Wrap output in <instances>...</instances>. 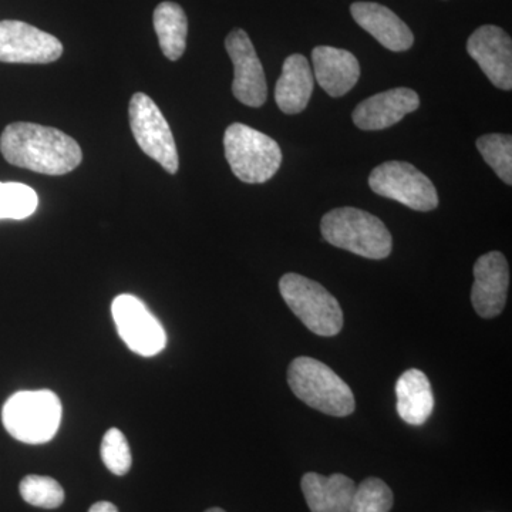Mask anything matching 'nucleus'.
I'll list each match as a JSON object with an SVG mask.
<instances>
[{"mask_svg":"<svg viewBox=\"0 0 512 512\" xmlns=\"http://www.w3.org/2000/svg\"><path fill=\"white\" fill-rule=\"evenodd\" d=\"M0 153L15 167L46 175L72 173L83 160L74 138L35 123L9 124L0 136Z\"/></svg>","mask_w":512,"mask_h":512,"instance_id":"nucleus-1","label":"nucleus"},{"mask_svg":"<svg viewBox=\"0 0 512 512\" xmlns=\"http://www.w3.org/2000/svg\"><path fill=\"white\" fill-rule=\"evenodd\" d=\"M323 238L333 247L345 249L363 258H387L393 238L375 215L359 208L343 207L329 211L320 222Z\"/></svg>","mask_w":512,"mask_h":512,"instance_id":"nucleus-2","label":"nucleus"},{"mask_svg":"<svg viewBox=\"0 0 512 512\" xmlns=\"http://www.w3.org/2000/svg\"><path fill=\"white\" fill-rule=\"evenodd\" d=\"M292 392L312 409L329 416L346 417L355 412V396L328 365L312 357H296L288 369Z\"/></svg>","mask_w":512,"mask_h":512,"instance_id":"nucleus-3","label":"nucleus"},{"mask_svg":"<svg viewBox=\"0 0 512 512\" xmlns=\"http://www.w3.org/2000/svg\"><path fill=\"white\" fill-rule=\"evenodd\" d=\"M62 413L59 397L50 390L18 392L3 406V426L13 439L43 444L56 436Z\"/></svg>","mask_w":512,"mask_h":512,"instance_id":"nucleus-4","label":"nucleus"},{"mask_svg":"<svg viewBox=\"0 0 512 512\" xmlns=\"http://www.w3.org/2000/svg\"><path fill=\"white\" fill-rule=\"evenodd\" d=\"M225 157L242 183L264 184L282 164V151L274 138L245 124H231L224 136Z\"/></svg>","mask_w":512,"mask_h":512,"instance_id":"nucleus-5","label":"nucleus"},{"mask_svg":"<svg viewBox=\"0 0 512 512\" xmlns=\"http://www.w3.org/2000/svg\"><path fill=\"white\" fill-rule=\"evenodd\" d=\"M282 298L315 335H338L343 328V312L338 299L318 282L298 274H286L279 281Z\"/></svg>","mask_w":512,"mask_h":512,"instance_id":"nucleus-6","label":"nucleus"},{"mask_svg":"<svg viewBox=\"0 0 512 512\" xmlns=\"http://www.w3.org/2000/svg\"><path fill=\"white\" fill-rule=\"evenodd\" d=\"M373 192L400 202L414 211H433L439 207V194L427 175L404 161L377 165L369 177Z\"/></svg>","mask_w":512,"mask_h":512,"instance_id":"nucleus-7","label":"nucleus"},{"mask_svg":"<svg viewBox=\"0 0 512 512\" xmlns=\"http://www.w3.org/2000/svg\"><path fill=\"white\" fill-rule=\"evenodd\" d=\"M128 117L138 147L167 173L177 174L180 160L173 131L157 104L147 94L136 93L131 97Z\"/></svg>","mask_w":512,"mask_h":512,"instance_id":"nucleus-8","label":"nucleus"},{"mask_svg":"<svg viewBox=\"0 0 512 512\" xmlns=\"http://www.w3.org/2000/svg\"><path fill=\"white\" fill-rule=\"evenodd\" d=\"M120 338L137 355L156 356L167 346V335L143 301L133 295L117 296L111 305Z\"/></svg>","mask_w":512,"mask_h":512,"instance_id":"nucleus-9","label":"nucleus"},{"mask_svg":"<svg viewBox=\"0 0 512 512\" xmlns=\"http://www.w3.org/2000/svg\"><path fill=\"white\" fill-rule=\"evenodd\" d=\"M63 55V45L57 37L20 22H0V62L47 64Z\"/></svg>","mask_w":512,"mask_h":512,"instance_id":"nucleus-10","label":"nucleus"},{"mask_svg":"<svg viewBox=\"0 0 512 512\" xmlns=\"http://www.w3.org/2000/svg\"><path fill=\"white\" fill-rule=\"evenodd\" d=\"M225 49L234 64L232 93L235 99L248 107L264 106L268 97L264 67L248 33L242 29L232 30L225 39Z\"/></svg>","mask_w":512,"mask_h":512,"instance_id":"nucleus-11","label":"nucleus"},{"mask_svg":"<svg viewBox=\"0 0 512 512\" xmlns=\"http://www.w3.org/2000/svg\"><path fill=\"white\" fill-rule=\"evenodd\" d=\"M467 52L495 87L512 89V42L504 29L485 25L468 37Z\"/></svg>","mask_w":512,"mask_h":512,"instance_id":"nucleus-12","label":"nucleus"},{"mask_svg":"<svg viewBox=\"0 0 512 512\" xmlns=\"http://www.w3.org/2000/svg\"><path fill=\"white\" fill-rule=\"evenodd\" d=\"M510 285V268L501 252H488L474 265L471 302L481 318L491 319L503 312Z\"/></svg>","mask_w":512,"mask_h":512,"instance_id":"nucleus-13","label":"nucleus"},{"mask_svg":"<svg viewBox=\"0 0 512 512\" xmlns=\"http://www.w3.org/2000/svg\"><path fill=\"white\" fill-rule=\"evenodd\" d=\"M420 107L419 94L407 87L387 90L366 99L353 111V123L360 130H384L399 123Z\"/></svg>","mask_w":512,"mask_h":512,"instance_id":"nucleus-14","label":"nucleus"},{"mask_svg":"<svg viewBox=\"0 0 512 512\" xmlns=\"http://www.w3.org/2000/svg\"><path fill=\"white\" fill-rule=\"evenodd\" d=\"M350 12L357 25L375 37L386 49L406 52L413 46L412 30L386 6L375 2H356L350 6Z\"/></svg>","mask_w":512,"mask_h":512,"instance_id":"nucleus-15","label":"nucleus"},{"mask_svg":"<svg viewBox=\"0 0 512 512\" xmlns=\"http://www.w3.org/2000/svg\"><path fill=\"white\" fill-rule=\"evenodd\" d=\"M312 60L315 79L330 97L345 96L359 82L360 64L348 50L318 46Z\"/></svg>","mask_w":512,"mask_h":512,"instance_id":"nucleus-16","label":"nucleus"},{"mask_svg":"<svg viewBox=\"0 0 512 512\" xmlns=\"http://www.w3.org/2000/svg\"><path fill=\"white\" fill-rule=\"evenodd\" d=\"M313 86L315 79L308 59L302 55L289 56L276 83V104L282 113H302L311 101Z\"/></svg>","mask_w":512,"mask_h":512,"instance_id":"nucleus-17","label":"nucleus"},{"mask_svg":"<svg viewBox=\"0 0 512 512\" xmlns=\"http://www.w3.org/2000/svg\"><path fill=\"white\" fill-rule=\"evenodd\" d=\"M302 493L312 512H349L356 485L343 474L320 476L306 473L301 481Z\"/></svg>","mask_w":512,"mask_h":512,"instance_id":"nucleus-18","label":"nucleus"},{"mask_svg":"<svg viewBox=\"0 0 512 512\" xmlns=\"http://www.w3.org/2000/svg\"><path fill=\"white\" fill-rule=\"evenodd\" d=\"M397 413L412 426L426 423L434 409L430 380L419 369H410L396 383Z\"/></svg>","mask_w":512,"mask_h":512,"instance_id":"nucleus-19","label":"nucleus"},{"mask_svg":"<svg viewBox=\"0 0 512 512\" xmlns=\"http://www.w3.org/2000/svg\"><path fill=\"white\" fill-rule=\"evenodd\" d=\"M154 29L164 56L173 62L181 59L188 35V20L183 8L174 2L160 3L154 10Z\"/></svg>","mask_w":512,"mask_h":512,"instance_id":"nucleus-20","label":"nucleus"},{"mask_svg":"<svg viewBox=\"0 0 512 512\" xmlns=\"http://www.w3.org/2000/svg\"><path fill=\"white\" fill-rule=\"evenodd\" d=\"M477 148L485 163L493 168L494 173L504 181L512 184V138L508 134H485L477 140Z\"/></svg>","mask_w":512,"mask_h":512,"instance_id":"nucleus-21","label":"nucleus"},{"mask_svg":"<svg viewBox=\"0 0 512 512\" xmlns=\"http://www.w3.org/2000/svg\"><path fill=\"white\" fill-rule=\"evenodd\" d=\"M39 198L25 184L0 183V220H25L37 210Z\"/></svg>","mask_w":512,"mask_h":512,"instance_id":"nucleus-22","label":"nucleus"},{"mask_svg":"<svg viewBox=\"0 0 512 512\" xmlns=\"http://www.w3.org/2000/svg\"><path fill=\"white\" fill-rule=\"evenodd\" d=\"M393 493L379 478H366L353 493L349 512H389L393 507Z\"/></svg>","mask_w":512,"mask_h":512,"instance_id":"nucleus-23","label":"nucleus"},{"mask_svg":"<svg viewBox=\"0 0 512 512\" xmlns=\"http://www.w3.org/2000/svg\"><path fill=\"white\" fill-rule=\"evenodd\" d=\"M19 491L23 500L33 507L53 510L60 507L64 501L63 487L52 477H25L20 481Z\"/></svg>","mask_w":512,"mask_h":512,"instance_id":"nucleus-24","label":"nucleus"},{"mask_svg":"<svg viewBox=\"0 0 512 512\" xmlns=\"http://www.w3.org/2000/svg\"><path fill=\"white\" fill-rule=\"evenodd\" d=\"M101 460L116 476H126L130 471L133 458L130 446L119 429H110L101 441Z\"/></svg>","mask_w":512,"mask_h":512,"instance_id":"nucleus-25","label":"nucleus"},{"mask_svg":"<svg viewBox=\"0 0 512 512\" xmlns=\"http://www.w3.org/2000/svg\"><path fill=\"white\" fill-rule=\"evenodd\" d=\"M89 512H119V510H117L116 505L109 503V501H100V503L92 505Z\"/></svg>","mask_w":512,"mask_h":512,"instance_id":"nucleus-26","label":"nucleus"},{"mask_svg":"<svg viewBox=\"0 0 512 512\" xmlns=\"http://www.w3.org/2000/svg\"><path fill=\"white\" fill-rule=\"evenodd\" d=\"M205 512H225L222 508H211V510H207Z\"/></svg>","mask_w":512,"mask_h":512,"instance_id":"nucleus-27","label":"nucleus"}]
</instances>
